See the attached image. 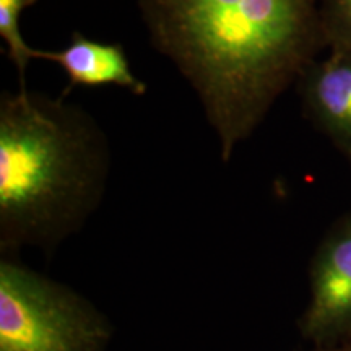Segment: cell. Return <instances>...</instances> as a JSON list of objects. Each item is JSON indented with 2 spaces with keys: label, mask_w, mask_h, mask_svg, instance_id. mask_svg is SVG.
<instances>
[{
  "label": "cell",
  "mask_w": 351,
  "mask_h": 351,
  "mask_svg": "<svg viewBox=\"0 0 351 351\" xmlns=\"http://www.w3.org/2000/svg\"><path fill=\"white\" fill-rule=\"evenodd\" d=\"M153 47L199 96L223 161L327 47L320 0H137Z\"/></svg>",
  "instance_id": "1"
},
{
  "label": "cell",
  "mask_w": 351,
  "mask_h": 351,
  "mask_svg": "<svg viewBox=\"0 0 351 351\" xmlns=\"http://www.w3.org/2000/svg\"><path fill=\"white\" fill-rule=\"evenodd\" d=\"M109 173L98 122L20 86L0 98V244L52 245L95 212Z\"/></svg>",
  "instance_id": "2"
},
{
  "label": "cell",
  "mask_w": 351,
  "mask_h": 351,
  "mask_svg": "<svg viewBox=\"0 0 351 351\" xmlns=\"http://www.w3.org/2000/svg\"><path fill=\"white\" fill-rule=\"evenodd\" d=\"M111 328L72 289L0 263V351H104Z\"/></svg>",
  "instance_id": "3"
},
{
  "label": "cell",
  "mask_w": 351,
  "mask_h": 351,
  "mask_svg": "<svg viewBox=\"0 0 351 351\" xmlns=\"http://www.w3.org/2000/svg\"><path fill=\"white\" fill-rule=\"evenodd\" d=\"M300 328L313 348L351 340V208L320 243L311 267V300Z\"/></svg>",
  "instance_id": "4"
},
{
  "label": "cell",
  "mask_w": 351,
  "mask_h": 351,
  "mask_svg": "<svg viewBox=\"0 0 351 351\" xmlns=\"http://www.w3.org/2000/svg\"><path fill=\"white\" fill-rule=\"evenodd\" d=\"M306 116L351 165V52L330 51L300 77Z\"/></svg>",
  "instance_id": "5"
},
{
  "label": "cell",
  "mask_w": 351,
  "mask_h": 351,
  "mask_svg": "<svg viewBox=\"0 0 351 351\" xmlns=\"http://www.w3.org/2000/svg\"><path fill=\"white\" fill-rule=\"evenodd\" d=\"M38 59L60 65L67 73L70 86L117 85L138 96L147 93V85L134 75L121 44L93 41L73 33L67 47L60 51L38 49Z\"/></svg>",
  "instance_id": "6"
},
{
  "label": "cell",
  "mask_w": 351,
  "mask_h": 351,
  "mask_svg": "<svg viewBox=\"0 0 351 351\" xmlns=\"http://www.w3.org/2000/svg\"><path fill=\"white\" fill-rule=\"evenodd\" d=\"M38 0H0V36L7 44L8 57L19 70L21 86H25V72L29 60L38 59V49L28 46L21 36L20 19L25 8Z\"/></svg>",
  "instance_id": "7"
},
{
  "label": "cell",
  "mask_w": 351,
  "mask_h": 351,
  "mask_svg": "<svg viewBox=\"0 0 351 351\" xmlns=\"http://www.w3.org/2000/svg\"><path fill=\"white\" fill-rule=\"evenodd\" d=\"M320 19L328 49L351 52V0H320Z\"/></svg>",
  "instance_id": "8"
},
{
  "label": "cell",
  "mask_w": 351,
  "mask_h": 351,
  "mask_svg": "<svg viewBox=\"0 0 351 351\" xmlns=\"http://www.w3.org/2000/svg\"><path fill=\"white\" fill-rule=\"evenodd\" d=\"M307 351H351V340L343 341V343L335 346H327V348H311Z\"/></svg>",
  "instance_id": "9"
}]
</instances>
